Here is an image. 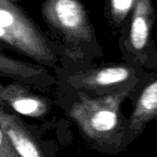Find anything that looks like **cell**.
I'll return each mask as SVG.
<instances>
[{
    "label": "cell",
    "instance_id": "6da1fadb",
    "mask_svg": "<svg viewBox=\"0 0 157 157\" xmlns=\"http://www.w3.org/2000/svg\"><path fill=\"white\" fill-rule=\"evenodd\" d=\"M131 93L119 92L96 97L80 94L69 110V117L83 135L102 148L123 149L128 143L129 119L121 113L120 106Z\"/></svg>",
    "mask_w": 157,
    "mask_h": 157
},
{
    "label": "cell",
    "instance_id": "7a4b0ae2",
    "mask_svg": "<svg viewBox=\"0 0 157 157\" xmlns=\"http://www.w3.org/2000/svg\"><path fill=\"white\" fill-rule=\"evenodd\" d=\"M0 42L36 62L52 66L56 54L37 26L12 2L0 0Z\"/></svg>",
    "mask_w": 157,
    "mask_h": 157
},
{
    "label": "cell",
    "instance_id": "3957f363",
    "mask_svg": "<svg viewBox=\"0 0 157 157\" xmlns=\"http://www.w3.org/2000/svg\"><path fill=\"white\" fill-rule=\"evenodd\" d=\"M122 37V48L128 63L144 69L157 67V50L151 37L155 21L152 0H136L127 19Z\"/></svg>",
    "mask_w": 157,
    "mask_h": 157
},
{
    "label": "cell",
    "instance_id": "277c9868",
    "mask_svg": "<svg viewBox=\"0 0 157 157\" xmlns=\"http://www.w3.org/2000/svg\"><path fill=\"white\" fill-rule=\"evenodd\" d=\"M155 78L154 74L130 63L95 68L77 76L76 85L100 95L128 92L135 95Z\"/></svg>",
    "mask_w": 157,
    "mask_h": 157
},
{
    "label": "cell",
    "instance_id": "5b68a950",
    "mask_svg": "<svg viewBox=\"0 0 157 157\" xmlns=\"http://www.w3.org/2000/svg\"><path fill=\"white\" fill-rule=\"evenodd\" d=\"M43 14L47 22L69 42H90L93 39L87 13L78 0H45Z\"/></svg>",
    "mask_w": 157,
    "mask_h": 157
},
{
    "label": "cell",
    "instance_id": "8992f818",
    "mask_svg": "<svg viewBox=\"0 0 157 157\" xmlns=\"http://www.w3.org/2000/svg\"><path fill=\"white\" fill-rule=\"evenodd\" d=\"M0 100L15 112L32 117H42L47 114L49 109L46 99L20 83L0 85Z\"/></svg>",
    "mask_w": 157,
    "mask_h": 157
},
{
    "label": "cell",
    "instance_id": "52a82bcc",
    "mask_svg": "<svg viewBox=\"0 0 157 157\" xmlns=\"http://www.w3.org/2000/svg\"><path fill=\"white\" fill-rule=\"evenodd\" d=\"M0 128L20 157H45L34 136L15 115L0 107Z\"/></svg>",
    "mask_w": 157,
    "mask_h": 157
},
{
    "label": "cell",
    "instance_id": "ba28073f",
    "mask_svg": "<svg viewBox=\"0 0 157 157\" xmlns=\"http://www.w3.org/2000/svg\"><path fill=\"white\" fill-rule=\"evenodd\" d=\"M152 120L157 124V76L135 97L128 126L129 143L140 136Z\"/></svg>",
    "mask_w": 157,
    "mask_h": 157
},
{
    "label": "cell",
    "instance_id": "9c48e42d",
    "mask_svg": "<svg viewBox=\"0 0 157 157\" xmlns=\"http://www.w3.org/2000/svg\"><path fill=\"white\" fill-rule=\"evenodd\" d=\"M44 73L45 70L41 66L23 62L0 54V74L1 75L9 76L19 81L31 82Z\"/></svg>",
    "mask_w": 157,
    "mask_h": 157
},
{
    "label": "cell",
    "instance_id": "30bf717a",
    "mask_svg": "<svg viewBox=\"0 0 157 157\" xmlns=\"http://www.w3.org/2000/svg\"><path fill=\"white\" fill-rule=\"evenodd\" d=\"M136 0H109L110 18L117 26H121L129 17Z\"/></svg>",
    "mask_w": 157,
    "mask_h": 157
},
{
    "label": "cell",
    "instance_id": "8fae6325",
    "mask_svg": "<svg viewBox=\"0 0 157 157\" xmlns=\"http://www.w3.org/2000/svg\"><path fill=\"white\" fill-rule=\"evenodd\" d=\"M0 157H20L1 128H0Z\"/></svg>",
    "mask_w": 157,
    "mask_h": 157
},
{
    "label": "cell",
    "instance_id": "7c38bea8",
    "mask_svg": "<svg viewBox=\"0 0 157 157\" xmlns=\"http://www.w3.org/2000/svg\"><path fill=\"white\" fill-rule=\"evenodd\" d=\"M9 1H10V2H14V1H19V0H9Z\"/></svg>",
    "mask_w": 157,
    "mask_h": 157
}]
</instances>
